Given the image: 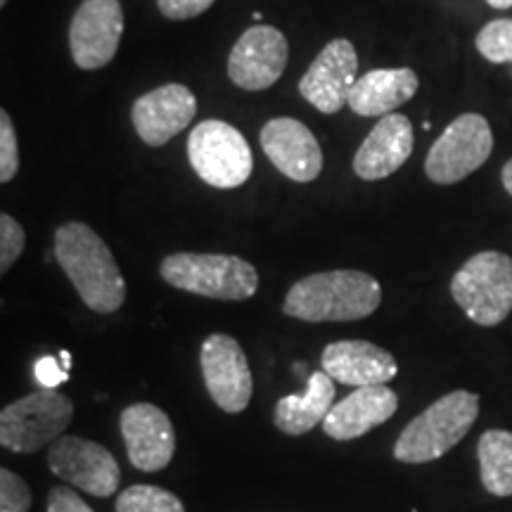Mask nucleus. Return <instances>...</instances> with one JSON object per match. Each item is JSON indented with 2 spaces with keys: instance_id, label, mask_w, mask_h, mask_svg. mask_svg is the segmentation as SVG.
<instances>
[{
  "instance_id": "1",
  "label": "nucleus",
  "mask_w": 512,
  "mask_h": 512,
  "mask_svg": "<svg viewBox=\"0 0 512 512\" xmlns=\"http://www.w3.org/2000/svg\"><path fill=\"white\" fill-rule=\"evenodd\" d=\"M55 259L88 309L102 316L121 309L126 299L124 275L112 249L91 226L72 221L57 228Z\"/></svg>"
},
{
  "instance_id": "2",
  "label": "nucleus",
  "mask_w": 512,
  "mask_h": 512,
  "mask_svg": "<svg viewBox=\"0 0 512 512\" xmlns=\"http://www.w3.org/2000/svg\"><path fill=\"white\" fill-rule=\"evenodd\" d=\"M382 304V287L363 271H325L297 280L283 311L306 323H344L373 316Z\"/></svg>"
},
{
  "instance_id": "3",
  "label": "nucleus",
  "mask_w": 512,
  "mask_h": 512,
  "mask_svg": "<svg viewBox=\"0 0 512 512\" xmlns=\"http://www.w3.org/2000/svg\"><path fill=\"white\" fill-rule=\"evenodd\" d=\"M479 415V396L465 389L441 396L427 411L403 427L394 444V458L401 463H430L446 456L465 439Z\"/></svg>"
},
{
  "instance_id": "4",
  "label": "nucleus",
  "mask_w": 512,
  "mask_h": 512,
  "mask_svg": "<svg viewBox=\"0 0 512 512\" xmlns=\"http://www.w3.org/2000/svg\"><path fill=\"white\" fill-rule=\"evenodd\" d=\"M159 273L171 287L221 302H242L259 290V273L249 261L228 254H169Z\"/></svg>"
},
{
  "instance_id": "5",
  "label": "nucleus",
  "mask_w": 512,
  "mask_h": 512,
  "mask_svg": "<svg viewBox=\"0 0 512 512\" xmlns=\"http://www.w3.org/2000/svg\"><path fill=\"white\" fill-rule=\"evenodd\" d=\"M451 294L472 323H503L512 311V259L503 252L475 254L453 275Z\"/></svg>"
},
{
  "instance_id": "6",
  "label": "nucleus",
  "mask_w": 512,
  "mask_h": 512,
  "mask_svg": "<svg viewBox=\"0 0 512 512\" xmlns=\"http://www.w3.org/2000/svg\"><path fill=\"white\" fill-rule=\"evenodd\" d=\"M74 418V403L57 389H38L0 413V444L15 453H36L55 444Z\"/></svg>"
},
{
  "instance_id": "7",
  "label": "nucleus",
  "mask_w": 512,
  "mask_h": 512,
  "mask_svg": "<svg viewBox=\"0 0 512 512\" xmlns=\"http://www.w3.org/2000/svg\"><path fill=\"white\" fill-rule=\"evenodd\" d=\"M188 159L195 174L211 188L233 190L249 181L254 169L247 138L221 119L200 121L190 131Z\"/></svg>"
},
{
  "instance_id": "8",
  "label": "nucleus",
  "mask_w": 512,
  "mask_h": 512,
  "mask_svg": "<svg viewBox=\"0 0 512 512\" xmlns=\"http://www.w3.org/2000/svg\"><path fill=\"white\" fill-rule=\"evenodd\" d=\"M494 133L482 114H460L441 136L434 140L425 159L430 181L451 185L467 178L491 157Z\"/></svg>"
},
{
  "instance_id": "9",
  "label": "nucleus",
  "mask_w": 512,
  "mask_h": 512,
  "mask_svg": "<svg viewBox=\"0 0 512 512\" xmlns=\"http://www.w3.org/2000/svg\"><path fill=\"white\" fill-rule=\"evenodd\" d=\"M48 467L55 477L95 498L117 494L121 470L105 446L83 437H60L48 448Z\"/></svg>"
},
{
  "instance_id": "10",
  "label": "nucleus",
  "mask_w": 512,
  "mask_h": 512,
  "mask_svg": "<svg viewBox=\"0 0 512 512\" xmlns=\"http://www.w3.org/2000/svg\"><path fill=\"white\" fill-rule=\"evenodd\" d=\"M200 366L211 401L226 413H242L252 401V370L238 339L209 335L200 349Z\"/></svg>"
},
{
  "instance_id": "11",
  "label": "nucleus",
  "mask_w": 512,
  "mask_h": 512,
  "mask_svg": "<svg viewBox=\"0 0 512 512\" xmlns=\"http://www.w3.org/2000/svg\"><path fill=\"white\" fill-rule=\"evenodd\" d=\"M124 36L119 0H83L69 27V48L76 67L100 69L117 55Z\"/></svg>"
},
{
  "instance_id": "12",
  "label": "nucleus",
  "mask_w": 512,
  "mask_h": 512,
  "mask_svg": "<svg viewBox=\"0 0 512 512\" xmlns=\"http://www.w3.org/2000/svg\"><path fill=\"white\" fill-rule=\"evenodd\" d=\"M290 46L283 31L256 24L238 38L228 57L230 81L245 91H266L285 72Z\"/></svg>"
},
{
  "instance_id": "13",
  "label": "nucleus",
  "mask_w": 512,
  "mask_h": 512,
  "mask_svg": "<svg viewBox=\"0 0 512 512\" xmlns=\"http://www.w3.org/2000/svg\"><path fill=\"white\" fill-rule=\"evenodd\" d=\"M358 74V55L347 38H335L320 50L309 72L299 81V93L318 112L335 114L349 105Z\"/></svg>"
},
{
  "instance_id": "14",
  "label": "nucleus",
  "mask_w": 512,
  "mask_h": 512,
  "mask_svg": "<svg viewBox=\"0 0 512 512\" xmlns=\"http://www.w3.org/2000/svg\"><path fill=\"white\" fill-rule=\"evenodd\" d=\"M121 437L131 465L140 472H159L171 463L176 432L169 415L152 403H133L119 418Z\"/></svg>"
},
{
  "instance_id": "15",
  "label": "nucleus",
  "mask_w": 512,
  "mask_h": 512,
  "mask_svg": "<svg viewBox=\"0 0 512 512\" xmlns=\"http://www.w3.org/2000/svg\"><path fill=\"white\" fill-rule=\"evenodd\" d=\"M197 114V98L188 86L166 83L155 91L140 95L133 102L131 121L143 143L162 147L185 131Z\"/></svg>"
},
{
  "instance_id": "16",
  "label": "nucleus",
  "mask_w": 512,
  "mask_h": 512,
  "mask_svg": "<svg viewBox=\"0 0 512 512\" xmlns=\"http://www.w3.org/2000/svg\"><path fill=\"white\" fill-rule=\"evenodd\" d=\"M261 147L280 174L297 183L316 181L323 171V150L299 119L278 117L261 128Z\"/></svg>"
},
{
  "instance_id": "17",
  "label": "nucleus",
  "mask_w": 512,
  "mask_h": 512,
  "mask_svg": "<svg viewBox=\"0 0 512 512\" xmlns=\"http://www.w3.org/2000/svg\"><path fill=\"white\" fill-rule=\"evenodd\" d=\"M320 363L332 380L354 389L387 384L399 373L396 358L389 351L363 339H342L328 344Z\"/></svg>"
},
{
  "instance_id": "18",
  "label": "nucleus",
  "mask_w": 512,
  "mask_h": 512,
  "mask_svg": "<svg viewBox=\"0 0 512 512\" xmlns=\"http://www.w3.org/2000/svg\"><path fill=\"white\" fill-rule=\"evenodd\" d=\"M399 408V396L387 384L358 387L347 399L337 401L323 420V432L335 441L363 437L387 422Z\"/></svg>"
},
{
  "instance_id": "19",
  "label": "nucleus",
  "mask_w": 512,
  "mask_h": 512,
  "mask_svg": "<svg viewBox=\"0 0 512 512\" xmlns=\"http://www.w3.org/2000/svg\"><path fill=\"white\" fill-rule=\"evenodd\" d=\"M413 152V126L403 114L377 121L354 157V171L363 181H380L396 174Z\"/></svg>"
},
{
  "instance_id": "20",
  "label": "nucleus",
  "mask_w": 512,
  "mask_h": 512,
  "mask_svg": "<svg viewBox=\"0 0 512 512\" xmlns=\"http://www.w3.org/2000/svg\"><path fill=\"white\" fill-rule=\"evenodd\" d=\"M418 74L413 69H373L358 76L349 95L351 112L361 117H387L418 93Z\"/></svg>"
},
{
  "instance_id": "21",
  "label": "nucleus",
  "mask_w": 512,
  "mask_h": 512,
  "mask_svg": "<svg viewBox=\"0 0 512 512\" xmlns=\"http://www.w3.org/2000/svg\"><path fill=\"white\" fill-rule=\"evenodd\" d=\"M335 394V380L325 370H318V373L309 377L304 394L283 396V399L275 403V427L283 434H290V437H302V434L311 432L316 425H323V420L328 418L332 406H335L332 403Z\"/></svg>"
},
{
  "instance_id": "22",
  "label": "nucleus",
  "mask_w": 512,
  "mask_h": 512,
  "mask_svg": "<svg viewBox=\"0 0 512 512\" xmlns=\"http://www.w3.org/2000/svg\"><path fill=\"white\" fill-rule=\"evenodd\" d=\"M482 484L489 494L512 496V432L489 430L477 444Z\"/></svg>"
},
{
  "instance_id": "23",
  "label": "nucleus",
  "mask_w": 512,
  "mask_h": 512,
  "mask_svg": "<svg viewBox=\"0 0 512 512\" xmlns=\"http://www.w3.org/2000/svg\"><path fill=\"white\" fill-rule=\"evenodd\" d=\"M117 512H185V505L169 489L152 484H136L117 498Z\"/></svg>"
},
{
  "instance_id": "24",
  "label": "nucleus",
  "mask_w": 512,
  "mask_h": 512,
  "mask_svg": "<svg viewBox=\"0 0 512 512\" xmlns=\"http://www.w3.org/2000/svg\"><path fill=\"white\" fill-rule=\"evenodd\" d=\"M477 50L494 64L512 62V19H494L479 31Z\"/></svg>"
},
{
  "instance_id": "25",
  "label": "nucleus",
  "mask_w": 512,
  "mask_h": 512,
  "mask_svg": "<svg viewBox=\"0 0 512 512\" xmlns=\"http://www.w3.org/2000/svg\"><path fill=\"white\" fill-rule=\"evenodd\" d=\"M27 245V235L17 219L10 214H0V273H8L10 266L19 259Z\"/></svg>"
},
{
  "instance_id": "26",
  "label": "nucleus",
  "mask_w": 512,
  "mask_h": 512,
  "mask_svg": "<svg viewBox=\"0 0 512 512\" xmlns=\"http://www.w3.org/2000/svg\"><path fill=\"white\" fill-rule=\"evenodd\" d=\"M19 171V145L10 112H0V183H10Z\"/></svg>"
},
{
  "instance_id": "27",
  "label": "nucleus",
  "mask_w": 512,
  "mask_h": 512,
  "mask_svg": "<svg viewBox=\"0 0 512 512\" xmlns=\"http://www.w3.org/2000/svg\"><path fill=\"white\" fill-rule=\"evenodd\" d=\"M31 491L24 479L10 472L8 467L0 470V512H29Z\"/></svg>"
},
{
  "instance_id": "28",
  "label": "nucleus",
  "mask_w": 512,
  "mask_h": 512,
  "mask_svg": "<svg viewBox=\"0 0 512 512\" xmlns=\"http://www.w3.org/2000/svg\"><path fill=\"white\" fill-rule=\"evenodd\" d=\"M216 0H157V8L169 19H192L207 12Z\"/></svg>"
},
{
  "instance_id": "29",
  "label": "nucleus",
  "mask_w": 512,
  "mask_h": 512,
  "mask_svg": "<svg viewBox=\"0 0 512 512\" xmlns=\"http://www.w3.org/2000/svg\"><path fill=\"white\" fill-rule=\"evenodd\" d=\"M48 512H93L91 505L79 494H74L69 486H55L48 496Z\"/></svg>"
},
{
  "instance_id": "30",
  "label": "nucleus",
  "mask_w": 512,
  "mask_h": 512,
  "mask_svg": "<svg viewBox=\"0 0 512 512\" xmlns=\"http://www.w3.org/2000/svg\"><path fill=\"white\" fill-rule=\"evenodd\" d=\"M34 375H36V382L41 384V389H55L57 384L67 380V373L60 368V363L55 361V358H41V361L36 363L34 368Z\"/></svg>"
},
{
  "instance_id": "31",
  "label": "nucleus",
  "mask_w": 512,
  "mask_h": 512,
  "mask_svg": "<svg viewBox=\"0 0 512 512\" xmlns=\"http://www.w3.org/2000/svg\"><path fill=\"white\" fill-rule=\"evenodd\" d=\"M501 178H503V188L508 190L510 195H512V159H510L508 164L503 166V174H501Z\"/></svg>"
},
{
  "instance_id": "32",
  "label": "nucleus",
  "mask_w": 512,
  "mask_h": 512,
  "mask_svg": "<svg viewBox=\"0 0 512 512\" xmlns=\"http://www.w3.org/2000/svg\"><path fill=\"white\" fill-rule=\"evenodd\" d=\"M486 3H489L491 8H496V10H508V8H512V0H486Z\"/></svg>"
},
{
  "instance_id": "33",
  "label": "nucleus",
  "mask_w": 512,
  "mask_h": 512,
  "mask_svg": "<svg viewBox=\"0 0 512 512\" xmlns=\"http://www.w3.org/2000/svg\"><path fill=\"white\" fill-rule=\"evenodd\" d=\"M5 3H8V0H0V8H5Z\"/></svg>"
}]
</instances>
